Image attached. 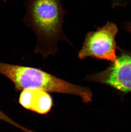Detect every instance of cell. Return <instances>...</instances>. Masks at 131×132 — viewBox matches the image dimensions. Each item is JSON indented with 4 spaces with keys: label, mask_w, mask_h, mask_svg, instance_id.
I'll list each match as a JSON object with an SVG mask.
<instances>
[{
    "label": "cell",
    "mask_w": 131,
    "mask_h": 132,
    "mask_svg": "<svg viewBox=\"0 0 131 132\" xmlns=\"http://www.w3.org/2000/svg\"><path fill=\"white\" fill-rule=\"evenodd\" d=\"M65 11L58 0H33L28 7L27 22L37 35L35 52L46 57L57 51V43L65 39L62 32Z\"/></svg>",
    "instance_id": "obj_1"
},
{
    "label": "cell",
    "mask_w": 131,
    "mask_h": 132,
    "mask_svg": "<svg viewBox=\"0 0 131 132\" xmlns=\"http://www.w3.org/2000/svg\"><path fill=\"white\" fill-rule=\"evenodd\" d=\"M0 73L10 80L18 91L39 89L47 92L74 95L83 102L92 101V94L89 88L68 82L39 69L0 62Z\"/></svg>",
    "instance_id": "obj_2"
},
{
    "label": "cell",
    "mask_w": 131,
    "mask_h": 132,
    "mask_svg": "<svg viewBox=\"0 0 131 132\" xmlns=\"http://www.w3.org/2000/svg\"><path fill=\"white\" fill-rule=\"evenodd\" d=\"M116 25L108 22L101 28L87 34L84 43L78 53V58H95L112 62L117 59L115 36L118 32Z\"/></svg>",
    "instance_id": "obj_3"
},
{
    "label": "cell",
    "mask_w": 131,
    "mask_h": 132,
    "mask_svg": "<svg viewBox=\"0 0 131 132\" xmlns=\"http://www.w3.org/2000/svg\"><path fill=\"white\" fill-rule=\"evenodd\" d=\"M90 81L108 85L124 93L131 92V55L117 57L104 71L87 77Z\"/></svg>",
    "instance_id": "obj_4"
},
{
    "label": "cell",
    "mask_w": 131,
    "mask_h": 132,
    "mask_svg": "<svg viewBox=\"0 0 131 132\" xmlns=\"http://www.w3.org/2000/svg\"><path fill=\"white\" fill-rule=\"evenodd\" d=\"M19 101L26 109L41 114L47 113L52 105V99L48 92L35 88L22 90Z\"/></svg>",
    "instance_id": "obj_5"
},
{
    "label": "cell",
    "mask_w": 131,
    "mask_h": 132,
    "mask_svg": "<svg viewBox=\"0 0 131 132\" xmlns=\"http://www.w3.org/2000/svg\"><path fill=\"white\" fill-rule=\"evenodd\" d=\"M0 120L5 121V122L10 124V125H12L13 126H15V127L19 128L24 132H33L31 130H28V129L26 128L25 127L21 126L17 122H15V121H14L11 118H10L9 116H8L7 115H6L1 110H0Z\"/></svg>",
    "instance_id": "obj_6"
},
{
    "label": "cell",
    "mask_w": 131,
    "mask_h": 132,
    "mask_svg": "<svg viewBox=\"0 0 131 132\" xmlns=\"http://www.w3.org/2000/svg\"><path fill=\"white\" fill-rule=\"evenodd\" d=\"M126 28L128 31H129L131 34V22L127 24Z\"/></svg>",
    "instance_id": "obj_7"
}]
</instances>
